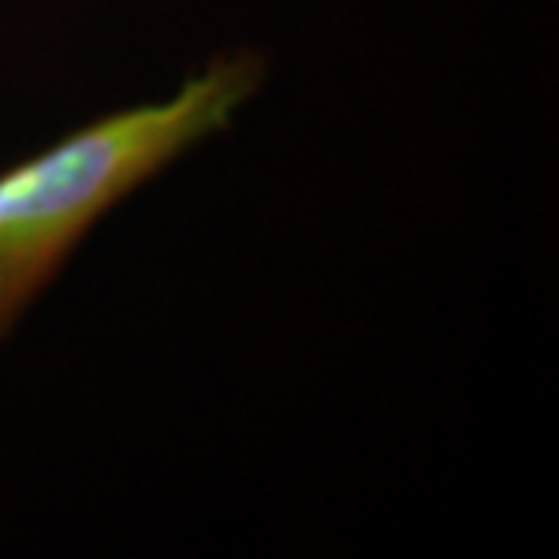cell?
Instances as JSON below:
<instances>
[{
    "mask_svg": "<svg viewBox=\"0 0 559 559\" xmlns=\"http://www.w3.org/2000/svg\"><path fill=\"white\" fill-rule=\"evenodd\" d=\"M264 81L252 50L221 53L175 97L109 112L0 171V342L87 230L193 143L224 131Z\"/></svg>",
    "mask_w": 559,
    "mask_h": 559,
    "instance_id": "obj_1",
    "label": "cell"
}]
</instances>
